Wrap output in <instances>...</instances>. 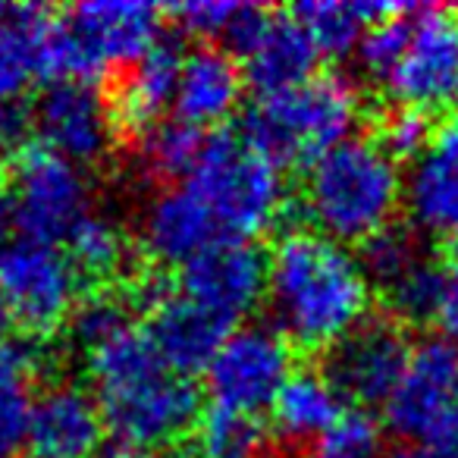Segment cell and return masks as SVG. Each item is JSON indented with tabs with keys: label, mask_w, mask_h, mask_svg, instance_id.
I'll return each instance as SVG.
<instances>
[{
	"label": "cell",
	"mask_w": 458,
	"mask_h": 458,
	"mask_svg": "<svg viewBox=\"0 0 458 458\" xmlns=\"http://www.w3.org/2000/svg\"><path fill=\"white\" fill-rule=\"evenodd\" d=\"M370 280L349 245L318 229H293L267 270V308L276 333L308 352L333 349L368 320Z\"/></svg>",
	"instance_id": "obj_1"
},
{
	"label": "cell",
	"mask_w": 458,
	"mask_h": 458,
	"mask_svg": "<svg viewBox=\"0 0 458 458\" xmlns=\"http://www.w3.org/2000/svg\"><path fill=\"white\" fill-rule=\"evenodd\" d=\"M85 361L104 427L120 445L151 455L195 430L201 418L195 383L160 358L148 333L132 327Z\"/></svg>",
	"instance_id": "obj_2"
},
{
	"label": "cell",
	"mask_w": 458,
	"mask_h": 458,
	"mask_svg": "<svg viewBox=\"0 0 458 458\" xmlns=\"http://www.w3.org/2000/svg\"><path fill=\"white\" fill-rule=\"evenodd\" d=\"M405 201L399 160L377 139H349L308 166L305 214L318 233L336 242L364 245L393 226Z\"/></svg>",
	"instance_id": "obj_3"
},
{
	"label": "cell",
	"mask_w": 458,
	"mask_h": 458,
	"mask_svg": "<svg viewBox=\"0 0 458 458\" xmlns=\"http://www.w3.org/2000/svg\"><path fill=\"white\" fill-rule=\"evenodd\" d=\"M185 189L208 208L223 239L249 242L286 214L280 164L242 132L210 135Z\"/></svg>",
	"instance_id": "obj_4"
},
{
	"label": "cell",
	"mask_w": 458,
	"mask_h": 458,
	"mask_svg": "<svg viewBox=\"0 0 458 458\" xmlns=\"http://www.w3.org/2000/svg\"><path fill=\"white\" fill-rule=\"evenodd\" d=\"M160 35V10L141 0H91L54 16L45 38V76L91 82L110 70H132Z\"/></svg>",
	"instance_id": "obj_5"
},
{
	"label": "cell",
	"mask_w": 458,
	"mask_h": 458,
	"mask_svg": "<svg viewBox=\"0 0 458 458\" xmlns=\"http://www.w3.org/2000/svg\"><path fill=\"white\" fill-rule=\"evenodd\" d=\"M361 95L345 76H314L311 82L261 98L245 116L242 135L276 164H314L343 141L355 139Z\"/></svg>",
	"instance_id": "obj_6"
},
{
	"label": "cell",
	"mask_w": 458,
	"mask_h": 458,
	"mask_svg": "<svg viewBox=\"0 0 458 458\" xmlns=\"http://www.w3.org/2000/svg\"><path fill=\"white\" fill-rule=\"evenodd\" d=\"M91 185L82 166L45 145H26L10 173L7 216L20 239L57 245L91 214Z\"/></svg>",
	"instance_id": "obj_7"
},
{
	"label": "cell",
	"mask_w": 458,
	"mask_h": 458,
	"mask_svg": "<svg viewBox=\"0 0 458 458\" xmlns=\"http://www.w3.org/2000/svg\"><path fill=\"white\" fill-rule=\"evenodd\" d=\"M455 383L458 345L452 339L433 336L414 345L405 377L386 402L389 430L414 445L458 455Z\"/></svg>",
	"instance_id": "obj_8"
},
{
	"label": "cell",
	"mask_w": 458,
	"mask_h": 458,
	"mask_svg": "<svg viewBox=\"0 0 458 458\" xmlns=\"http://www.w3.org/2000/svg\"><path fill=\"white\" fill-rule=\"evenodd\" d=\"M82 283L76 264L57 245L13 239L0 249V301L13 324L35 336L70 324L82 301Z\"/></svg>",
	"instance_id": "obj_9"
},
{
	"label": "cell",
	"mask_w": 458,
	"mask_h": 458,
	"mask_svg": "<svg viewBox=\"0 0 458 458\" xmlns=\"http://www.w3.org/2000/svg\"><path fill=\"white\" fill-rule=\"evenodd\" d=\"M293 374V349L276 327H236L204 370L210 408L258 418Z\"/></svg>",
	"instance_id": "obj_10"
},
{
	"label": "cell",
	"mask_w": 458,
	"mask_h": 458,
	"mask_svg": "<svg viewBox=\"0 0 458 458\" xmlns=\"http://www.w3.org/2000/svg\"><path fill=\"white\" fill-rule=\"evenodd\" d=\"M411 352L399 320L370 318L333 345L324 374L345 402L386 405L405 377Z\"/></svg>",
	"instance_id": "obj_11"
},
{
	"label": "cell",
	"mask_w": 458,
	"mask_h": 458,
	"mask_svg": "<svg viewBox=\"0 0 458 458\" xmlns=\"http://www.w3.org/2000/svg\"><path fill=\"white\" fill-rule=\"evenodd\" d=\"M35 132L47 151L72 160L76 166L101 164L114 145V104L91 82H51L32 107Z\"/></svg>",
	"instance_id": "obj_12"
},
{
	"label": "cell",
	"mask_w": 458,
	"mask_h": 458,
	"mask_svg": "<svg viewBox=\"0 0 458 458\" xmlns=\"http://www.w3.org/2000/svg\"><path fill=\"white\" fill-rule=\"evenodd\" d=\"M402 107L439 110L458 98V16L418 7L408 51L383 85Z\"/></svg>",
	"instance_id": "obj_13"
},
{
	"label": "cell",
	"mask_w": 458,
	"mask_h": 458,
	"mask_svg": "<svg viewBox=\"0 0 458 458\" xmlns=\"http://www.w3.org/2000/svg\"><path fill=\"white\" fill-rule=\"evenodd\" d=\"M267 270L270 261L251 242L223 239L185 264L182 293L226 324H236L267 299Z\"/></svg>",
	"instance_id": "obj_14"
},
{
	"label": "cell",
	"mask_w": 458,
	"mask_h": 458,
	"mask_svg": "<svg viewBox=\"0 0 458 458\" xmlns=\"http://www.w3.org/2000/svg\"><path fill=\"white\" fill-rule=\"evenodd\" d=\"M104 430L95 393L57 383L35 399L26 452L32 458H91L101 449Z\"/></svg>",
	"instance_id": "obj_15"
},
{
	"label": "cell",
	"mask_w": 458,
	"mask_h": 458,
	"mask_svg": "<svg viewBox=\"0 0 458 458\" xmlns=\"http://www.w3.org/2000/svg\"><path fill=\"white\" fill-rule=\"evenodd\" d=\"M151 308L148 318V339L154 349L160 352L166 364L179 374H195V370H208L220 345L229 339V327L223 318L198 305L185 293H173L166 289Z\"/></svg>",
	"instance_id": "obj_16"
},
{
	"label": "cell",
	"mask_w": 458,
	"mask_h": 458,
	"mask_svg": "<svg viewBox=\"0 0 458 458\" xmlns=\"http://www.w3.org/2000/svg\"><path fill=\"white\" fill-rule=\"evenodd\" d=\"M139 239L145 255H151L157 264L185 267L210 245L223 242V233L216 229L208 208L185 185H173V189H160L145 204Z\"/></svg>",
	"instance_id": "obj_17"
},
{
	"label": "cell",
	"mask_w": 458,
	"mask_h": 458,
	"mask_svg": "<svg viewBox=\"0 0 458 458\" xmlns=\"http://www.w3.org/2000/svg\"><path fill=\"white\" fill-rule=\"evenodd\" d=\"M245 82L261 98H274L311 82L320 51L293 13H267L261 32L242 51Z\"/></svg>",
	"instance_id": "obj_18"
},
{
	"label": "cell",
	"mask_w": 458,
	"mask_h": 458,
	"mask_svg": "<svg viewBox=\"0 0 458 458\" xmlns=\"http://www.w3.org/2000/svg\"><path fill=\"white\" fill-rule=\"evenodd\" d=\"M242 85L245 72L239 70L229 51L204 45L185 54L176 104H173L176 120H182L198 132L223 126L242 101Z\"/></svg>",
	"instance_id": "obj_19"
},
{
	"label": "cell",
	"mask_w": 458,
	"mask_h": 458,
	"mask_svg": "<svg viewBox=\"0 0 458 458\" xmlns=\"http://www.w3.org/2000/svg\"><path fill=\"white\" fill-rule=\"evenodd\" d=\"M185 51L176 38H160L132 70L123 76L120 91L114 98L116 126L132 135H145L157 123H164V114L176 104L179 76H182Z\"/></svg>",
	"instance_id": "obj_20"
},
{
	"label": "cell",
	"mask_w": 458,
	"mask_h": 458,
	"mask_svg": "<svg viewBox=\"0 0 458 458\" xmlns=\"http://www.w3.org/2000/svg\"><path fill=\"white\" fill-rule=\"evenodd\" d=\"M54 16L41 7H7L0 22V110L22 104V95L45 76V38Z\"/></svg>",
	"instance_id": "obj_21"
},
{
	"label": "cell",
	"mask_w": 458,
	"mask_h": 458,
	"mask_svg": "<svg viewBox=\"0 0 458 458\" xmlns=\"http://www.w3.org/2000/svg\"><path fill=\"white\" fill-rule=\"evenodd\" d=\"M276 433L289 443H318L345 418V399L318 370H295L274 402Z\"/></svg>",
	"instance_id": "obj_22"
},
{
	"label": "cell",
	"mask_w": 458,
	"mask_h": 458,
	"mask_svg": "<svg viewBox=\"0 0 458 458\" xmlns=\"http://www.w3.org/2000/svg\"><path fill=\"white\" fill-rule=\"evenodd\" d=\"M405 208L420 236H458V164L437 148L411 164L405 176Z\"/></svg>",
	"instance_id": "obj_23"
},
{
	"label": "cell",
	"mask_w": 458,
	"mask_h": 458,
	"mask_svg": "<svg viewBox=\"0 0 458 458\" xmlns=\"http://www.w3.org/2000/svg\"><path fill=\"white\" fill-rule=\"evenodd\" d=\"M41 368V352L20 339L0 343V458H20L29 449L32 424V377Z\"/></svg>",
	"instance_id": "obj_24"
},
{
	"label": "cell",
	"mask_w": 458,
	"mask_h": 458,
	"mask_svg": "<svg viewBox=\"0 0 458 458\" xmlns=\"http://www.w3.org/2000/svg\"><path fill=\"white\" fill-rule=\"evenodd\" d=\"M399 10L395 4H361V0H305L293 10V16L301 22L308 38L320 51V57H345L361 45L364 32L374 22L395 16Z\"/></svg>",
	"instance_id": "obj_25"
},
{
	"label": "cell",
	"mask_w": 458,
	"mask_h": 458,
	"mask_svg": "<svg viewBox=\"0 0 458 458\" xmlns=\"http://www.w3.org/2000/svg\"><path fill=\"white\" fill-rule=\"evenodd\" d=\"M66 255L76 264L82 280H114L129 264V239L116 216L91 210L66 239Z\"/></svg>",
	"instance_id": "obj_26"
},
{
	"label": "cell",
	"mask_w": 458,
	"mask_h": 458,
	"mask_svg": "<svg viewBox=\"0 0 458 458\" xmlns=\"http://www.w3.org/2000/svg\"><path fill=\"white\" fill-rule=\"evenodd\" d=\"M204 135L198 129L185 126L182 120H164L154 129H148L139 139V170L145 179H157V182H170V179L191 176L198 157L204 151Z\"/></svg>",
	"instance_id": "obj_27"
},
{
	"label": "cell",
	"mask_w": 458,
	"mask_h": 458,
	"mask_svg": "<svg viewBox=\"0 0 458 458\" xmlns=\"http://www.w3.org/2000/svg\"><path fill=\"white\" fill-rule=\"evenodd\" d=\"M443 289H445V267H439L430 258H424L405 276H399L393 286L383 289V295H386L393 320L408 327H424V324H437L439 305H443Z\"/></svg>",
	"instance_id": "obj_28"
},
{
	"label": "cell",
	"mask_w": 458,
	"mask_h": 458,
	"mask_svg": "<svg viewBox=\"0 0 458 458\" xmlns=\"http://www.w3.org/2000/svg\"><path fill=\"white\" fill-rule=\"evenodd\" d=\"M361 267L370 286L389 289L399 276H405L414 264L424 261V245L414 226H386L361 245Z\"/></svg>",
	"instance_id": "obj_29"
},
{
	"label": "cell",
	"mask_w": 458,
	"mask_h": 458,
	"mask_svg": "<svg viewBox=\"0 0 458 458\" xmlns=\"http://www.w3.org/2000/svg\"><path fill=\"white\" fill-rule=\"evenodd\" d=\"M414 13L418 7H405L395 16L374 22V26L364 32L361 45H358V66L368 72L374 82L386 85L389 76L395 72V66L402 64L408 51V41H411L414 29Z\"/></svg>",
	"instance_id": "obj_30"
},
{
	"label": "cell",
	"mask_w": 458,
	"mask_h": 458,
	"mask_svg": "<svg viewBox=\"0 0 458 458\" xmlns=\"http://www.w3.org/2000/svg\"><path fill=\"white\" fill-rule=\"evenodd\" d=\"M132 330L129 320V305L114 293H91L79 301V308L70 318V336L72 345L91 355L95 349L107 345L120 333Z\"/></svg>",
	"instance_id": "obj_31"
},
{
	"label": "cell",
	"mask_w": 458,
	"mask_h": 458,
	"mask_svg": "<svg viewBox=\"0 0 458 458\" xmlns=\"http://www.w3.org/2000/svg\"><path fill=\"white\" fill-rule=\"evenodd\" d=\"M204 458H258L264 452V427L249 414L214 411L201 424Z\"/></svg>",
	"instance_id": "obj_32"
},
{
	"label": "cell",
	"mask_w": 458,
	"mask_h": 458,
	"mask_svg": "<svg viewBox=\"0 0 458 458\" xmlns=\"http://www.w3.org/2000/svg\"><path fill=\"white\" fill-rule=\"evenodd\" d=\"M380 424L368 411H345V418L314 443V458H380Z\"/></svg>",
	"instance_id": "obj_33"
},
{
	"label": "cell",
	"mask_w": 458,
	"mask_h": 458,
	"mask_svg": "<svg viewBox=\"0 0 458 458\" xmlns=\"http://www.w3.org/2000/svg\"><path fill=\"white\" fill-rule=\"evenodd\" d=\"M433 132L430 126V116L424 110H411V107H399L395 114H389L386 120L380 123V141L395 160H420L427 151L433 148Z\"/></svg>",
	"instance_id": "obj_34"
},
{
	"label": "cell",
	"mask_w": 458,
	"mask_h": 458,
	"mask_svg": "<svg viewBox=\"0 0 458 458\" xmlns=\"http://www.w3.org/2000/svg\"><path fill=\"white\" fill-rule=\"evenodd\" d=\"M245 4H229V0H191V4H176L173 20L179 29L195 38H220L226 41L233 26L242 16Z\"/></svg>",
	"instance_id": "obj_35"
},
{
	"label": "cell",
	"mask_w": 458,
	"mask_h": 458,
	"mask_svg": "<svg viewBox=\"0 0 458 458\" xmlns=\"http://www.w3.org/2000/svg\"><path fill=\"white\" fill-rule=\"evenodd\" d=\"M29 132H35L32 107L13 104V107L0 110V145H7V148L22 145Z\"/></svg>",
	"instance_id": "obj_36"
},
{
	"label": "cell",
	"mask_w": 458,
	"mask_h": 458,
	"mask_svg": "<svg viewBox=\"0 0 458 458\" xmlns=\"http://www.w3.org/2000/svg\"><path fill=\"white\" fill-rule=\"evenodd\" d=\"M437 327L443 330L445 339L458 345V267H445V289H443V305L437 314Z\"/></svg>",
	"instance_id": "obj_37"
},
{
	"label": "cell",
	"mask_w": 458,
	"mask_h": 458,
	"mask_svg": "<svg viewBox=\"0 0 458 458\" xmlns=\"http://www.w3.org/2000/svg\"><path fill=\"white\" fill-rule=\"evenodd\" d=\"M433 148L458 164V116H452V120L445 123L443 129H439L437 139H433Z\"/></svg>",
	"instance_id": "obj_38"
},
{
	"label": "cell",
	"mask_w": 458,
	"mask_h": 458,
	"mask_svg": "<svg viewBox=\"0 0 458 458\" xmlns=\"http://www.w3.org/2000/svg\"><path fill=\"white\" fill-rule=\"evenodd\" d=\"M389 458H458L455 452H439V449H424V445H411V449H402Z\"/></svg>",
	"instance_id": "obj_39"
},
{
	"label": "cell",
	"mask_w": 458,
	"mask_h": 458,
	"mask_svg": "<svg viewBox=\"0 0 458 458\" xmlns=\"http://www.w3.org/2000/svg\"><path fill=\"white\" fill-rule=\"evenodd\" d=\"M10 327H13V318H10L7 305L0 301V343H7V339H13V336H10Z\"/></svg>",
	"instance_id": "obj_40"
},
{
	"label": "cell",
	"mask_w": 458,
	"mask_h": 458,
	"mask_svg": "<svg viewBox=\"0 0 458 458\" xmlns=\"http://www.w3.org/2000/svg\"><path fill=\"white\" fill-rule=\"evenodd\" d=\"M104 458H151L148 452H139V449H129V445H116V449H110Z\"/></svg>",
	"instance_id": "obj_41"
},
{
	"label": "cell",
	"mask_w": 458,
	"mask_h": 458,
	"mask_svg": "<svg viewBox=\"0 0 458 458\" xmlns=\"http://www.w3.org/2000/svg\"><path fill=\"white\" fill-rule=\"evenodd\" d=\"M445 267H458V236L445 242Z\"/></svg>",
	"instance_id": "obj_42"
},
{
	"label": "cell",
	"mask_w": 458,
	"mask_h": 458,
	"mask_svg": "<svg viewBox=\"0 0 458 458\" xmlns=\"http://www.w3.org/2000/svg\"><path fill=\"white\" fill-rule=\"evenodd\" d=\"M0 249H4V210H0Z\"/></svg>",
	"instance_id": "obj_43"
},
{
	"label": "cell",
	"mask_w": 458,
	"mask_h": 458,
	"mask_svg": "<svg viewBox=\"0 0 458 458\" xmlns=\"http://www.w3.org/2000/svg\"><path fill=\"white\" fill-rule=\"evenodd\" d=\"M455 427H458V383H455Z\"/></svg>",
	"instance_id": "obj_44"
},
{
	"label": "cell",
	"mask_w": 458,
	"mask_h": 458,
	"mask_svg": "<svg viewBox=\"0 0 458 458\" xmlns=\"http://www.w3.org/2000/svg\"><path fill=\"white\" fill-rule=\"evenodd\" d=\"M4 16H7V7H0V22H4Z\"/></svg>",
	"instance_id": "obj_45"
},
{
	"label": "cell",
	"mask_w": 458,
	"mask_h": 458,
	"mask_svg": "<svg viewBox=\"0 0 458 458\" xmlns=\"http://www.w3.org/2000/svg\"><path fill=\"white\" fill-rule=\"evenodd\" d=\"M0 189H4V173H0ZM0 210H4V208H0Z\"/></svg>",
	"instance_id": "obj_46"
}]
</instances>
